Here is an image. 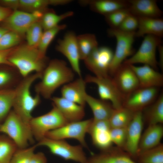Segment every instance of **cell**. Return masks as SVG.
<instances>
[{"mask_svg":"<svg viewBox=\"0 0 163 163\" xmlns=\"http://www.w3.org/2000/svg\"><path fill=\"white\" fill-rule=\"evenodd\" d=\"M92 120L93 118H91L68 122L59 128L49 132L46 134L45 137L58 140L75 139L77 140L83 147L87 148L85 136L88 133Z\"/></svg>","mask_w":163,"mask_h":163,"instance_id":"9","label":"cell"},{"mask_svg":"<svg viewBox=\"0 0 163 163\" xmlns=\"http://www.w3.org/2000/svg\"><path fill=\"white\" fill-rule=\"evenodd\" d=\"M163 136V128L160 124L149 125L142 135L137 155L160 144Z\"/></svg>","mask_w":163,"mask_h":163,"instance_id":"25","label":"cell"},{"mask_svg":"<svg viewBox=\"0 0 163 163\" xmlns=\"http://www.w3.org/2000/svg\"><path fill=\"white\" fill-rule=\"evenodd\" d=\"M131 13L128 8L119 9L105 16V18L111 28H118Z\"/></svg>","mask_w":163,"mask_h":163,"instance_id":"39","label":"cell"},{"mask_svg":"<svg viewBox=\"0 0 163 163\" xmlns=\"http://www.w3.org/2000/svg\"><path fill=\"white\" fill-rule=\"evenodd\" d=\"M8 31L9 30L2 26L0 27V39L5 33Z\"/></svg>","mask_w":163,"mask_h":163,"instance_id":"48","label":"cell"},{"mask_svg":"<svg viewBox=\"0 0 163 163\" xmlns=\"http://www.w3.org/2000/svg\"><path fill=\"white\" fill-rule=\"evenodd\" d=\"M48 60L37 48L27 44L13 48L8 58L9 62L23 77L33 72L42 73L49 63Z\"/></svg>","mask_w":163,"mask_h":163,"instance_id":"3","label":"cell"},{"mask_svg":"<svg viewBox=\"0 0 163 163\" xmlns=\"http://www.w3.org/2000/svg\"><path fill=\"white\" fill-rule=\"evenodd\" d=\"M42 73H34L23 77L14 89L13 110L30 128V123L33 117L32 113L41 101L40 95L36 94L33 96L31 95L30 88L35 81L40 79Z\"/></svg>","mask_w":163,"mask_h":163,"instance_id":"2","label":"cell"},{"mask_svg":"<svg viewBox=\"0 0 163 163\" xmlns=\"http://www.w3.org/2000/svg\"><path fill=\"white\" fill-rule=\"evenodd\" d=\"M0 4L2 6L14 11L19 8V0H1Z\"/></svg>","mask_w":163,"mask_h":163,"instance_id":"43","label":"cell"},{"mask_svg":"<svg viewBox=\"0 0 163 163\" xmlns=\"http://www.w3.org/2000/svg\"><path fill=\"white\" fill-rule=\"evenodd\" d=\"M45 12L14 10L2 22V26L22 36L33 24L40 21Z\"/></svg>","mask_w":163,"mask_h":163,"instance_id":"12","label":"cell"},{"mask_svg":"<svg viewBox=\"0 0 163 163\" xmlns=\"http://www.w3.org/2000/svg\"><path fill=\"white\" fill-rule=\"evenodd\" d=\"M13 11L11 10L0 5V22L3 21Z\"/></svg>","mask_w":163,"mask_h":163,"instance_id":"46","label":"cell"},{"mask_svg":"<svg viewBox=\"0 0 163 163\" xmlns=\"http://www.w3.org/2000/svg\"><path fill=\"white\" fill-rule=\"evenodd\" d=\"M129 65L137 76L139 87L159 88L163 86V75L152 67L146 65Z\"/></svg>","mask_w":163,"mask_h":163,"instance_id":"18","label":"cell"},{"mask_svg":"<svg viewBox=\"0 0 163 163\" xmlns=\"http://www.w3.org/2000/svg\"><path fill=\"white\" fill-rule=\"evenodd\" d=\"M126 128H111L110 133L112 142L118 147H124L126 138Z\"/></svg>","mask_w":163,"mask_h":163,"instance_id":"41","label":"cell"},{"mask_svg":"<svg viewBox=\"0 0 163 163\" xmlns=\"http://www.w3.org/2000/svg\"><path fill=\"white\" fill-rule=\"evenodd\" d=\"M113 54L112 50L106 46L95 48L84 60L86 67L98 77L109 76L110 66Z\"/></svg>","mask_w":163,"mask_h":163,"instance_id":"11","label":"cell"},{"mask_svg":"<svg viewBox=\"0 0 163 163\" xmlns=\"http://www.w3.org/2000/svg\"><path fill=\"white\" fill-rule=\"evenodd\" d=\"M86 82L82 77L63 86L61 90L62 97L85 106Z\"/></svg>","mask_w":163,"mask_h":163,"instance_id":"21","label":"cell"},{"mask_svg":"<svg viewBox=\"0 0 163 163\" xmlns=\"http://www.w3.org/2000/svg\"><path fill=\"white\" fill-rule=\"evenodd\" d=\"M85 80L86 83L96 85L100 99L110 101L114 109L123 107L124 97L118 88L113 78L110 76L98 77L88 75Z\"/></svg>","mask_w":163,"mask_h":163,"instance_id":"10","label":"cell"},{"mask_svg":"<svg viewBox=\"0 0 163 163\" xmlns=\"http://www.w3.org/2000/svg\"><path fill=\"white\" fill-rule=\"evenodd\" d=\"M86 163H137L127 153L111 147L98 154L92 155Z\"/></svg>","mask_w":163,"mask_h":163,"instance_id":"22","label":"cell"},{"mask_svg":"<svg viewBox=\"0 0 163 163\" xmlns=\"http://www.w3.org/2000/svg\"><path fill=\"white\" fill-rule=\"evenodd\" d=\"M18 148L13 141L4 134H0V163H10Z\"/></svg>","mask_w":163,"mask_h":163,"instance_id":"30","label":"cell"},{"mask_svg":"<svg viewBox=\"0 0 163 163\" xmlns=\"http://www.w3.org/2000/svg\"><path fill=\"white\" fill-rule=\"evenodd\" d=\"M53 106L48 113L33 117L30 121V126L33 136L38 142L45 138L49 132L68 123L58 108L53 104Z\"/></svg>","mask_w":163,"mask_h":163,"instance_id":"6","label":"cell"},{"mask_svg":"<svg viewBox=\"0 0 163 163\" xmlns=\"http://www.w3.org/2000/svg\"><path fill=\"white\" fill-rule=\"evenodd\" d=\"M13 49L0 50V65H6L13 67L8 60L9 56Z\"/></svg>","mask_w":163,"mask_h":163,"instance_id":"45","label":"cell"},{"mask_svg":"<svg viewBox=\"0 0 163 163\" xmlns=\"http://www.w3.org/2000/svg\"><path fill=\"white\" fill-rule=\"evenodd\" d=\"M0 133L5 135L15 143L18 148L28 147L34 139L30 128L11 110L4 120L0 123Z\"/></svg>","mask_w":163,"mask_h":163,"instance_id":"4","label":"cell"},{"mask_svg":"<svg viewBox=\"0 0 163 163\" xmlns=\"http://www.w3.org/2000/svg\"><path fill=\"white\" fill-rule=\"evenodd\" d=\"M47 158L42 152L34 153L31 157L29 163H46Z\"/></svg>","mask_w":163,"mask_h":163,"instance_id":"44","label":"cell"},{"mask_svg":"<svg viewBox=\"0 0 163 163\" xmlns=\"http://www.w3.org/2000/svg\"><path fill=\"white\" fill-rule=\"evenodd\" d=\"M81 4L89 5L94 11L104 16L116 10L128 8V0H96L82 1Z\"/></svg>","mask_w":163,"mask_h":163,"instance_id":"23","label":"cell"},{"mask_svg":"<svg viewBox=\"0 0 163 163\" xmlns=\"http://www.w3.org/2000/svg\"><path fill=\"white\" fill-rule=\"evenodd\" d=\"M37 146L47 147L53 155L66 160L79 163H86L87 158L80 145H72L64 140L54 139L45 137L38 142Z\"/></svg>","mask_w":163,"mask_h":163,"instance_id":"7","label":"cell"},{"mask_svg":"<svg viewBox=\"0 0 163 163\" xmlns=\"http://www.w3.org/2000/svg\"><path fill=\"white\" fill-rule=\"evenodd\" d=\"M14 89L0 90V123L5 119L12 108Z\"/></svg>","mask_w":163,"mask_h":163,"instance_id":"32","label":"cell"},{"mask_svg":"<svg viewBox=\"0 0 163 163\" xmlns=\"http://www.w3.org/2000/svg\"><path fill=\"white\" fill-rule=\"evenodd\" d=\"M113 75L115 84L124 97L139 87L137 76L129 65L123 63Z\"/></svg>","mask_w":163,"mask_h":163,"instance_id":"16","label":"cell"},{"mask_svg":"<svg viewBox=\"0 0 163 163\" xmlns=\"http://www.w3.org/2000/svg\"><path fill=\"white\" fill-rule=\"evenodd\" d=\"M128 9L138 17L160 18L163 14L155 0H129Z\"/></svg>","mask_w":163,"mask_h":163,"instance_id":"20","label":"cell"},{"mask_svg":"<svg viewBox=\"0 0 163 163\" xmlns=\"http://www.w3.org/2000/svg\"><path fill=\"white\" fill-rule=\"evenodd\" d=\"M66 27V25L65 24L59 25L53 28L44 30L37 47L43 55L46 56L47 50L51 43L57 34Z\"/></svg>","mask_w":163,"mask_h":163,"instance_id":"35","label":"cell"},{"mask_svg":"<svg viewBox=\"0 0 163 163\" xmlns=\"http://www.w3.org/2000/svg\"><path fill=\"white\" fill-rule=\"evenodd\" d=\"M162 44L161 38L152 35H146L137 51L123 63L129 65L142 63L156 69L158 65L156 57V49Z\"/></svg>","mask_w":163,"mask_h":163,"instance_id":"8","label":"cell"},{"mask_svg":"<svg viewBox=\"0 0 163 163\" xmlns=\"http://www.w3.org/2000/svg\"><path fill=\"white\" fill-rule=\"evenodd\" d=\"M53 104L59 110L68 122L82 120L85 115L84 106L62 97L51 98Z\"/></svg>","mask_w":163,"mask_h":163,"instance_id":"19","label":"cell"},{"mask_svg":"<svg viewBox=\"0 0 163 163\" xmlns=\"http://www.w3.org/2000/svg\"><path fill=\"white\" fill-rule=\"evenodd\" d=\"M37 147L35 144L29 147L18 148L13 154L10 163H29Z\"/></svg>","mask_w":163,"mask_h":163,"instance_id":"40","label":"cell"},{"mask_svg":"<svg viewBox=\"0 0 163 163\" xmlns=\"http://www.w3.org/2000/svg\"><path fill=\"white\" fill-rule=\"evenodd\" d=\"M147 114L149 125L163 123V94L161 93L152 103Z\"/></svg>","mask_w":163,"mask_h":163,"instance_id":"34","label":"cell"},{"mask_svg":"<svg viewBox=\"0 0 163 163\" xmlns=\"http://www.w3.org/2000/svg\"><path fill=\"white\" fill-rule=\"evenodd\" d=\"M77 37L72 31L67 32L62 39L58 40L56 49L65 56L69 62L72 69L80 77H81L79 63L80 59Z\"/></svg>","mask_w":163,"mask_h":163,"instance_id":"14","label":"cell"},{"mask_svg":"<svg viewBox=\"0 0 163 163\" xmlns=\"http://www.w3.org/2000/svg\"><path fill=\"white\" fill-rule=\"evenodd\" d=\"M158 88L139 87L125 97L123 106L135 112L142 111L157 99Z\"/></svg>","mask_w":163,"mask_h":163,"instance_id":"13","label":"cell"},{"mask_svg":"<svg viewBox=\"0 0 163 163\" xmlns=\"http://www.w3.org/2000/svg\"><path fill=\"white\" fill-rule=\"evenodd\" d=\"M50 5V0H20L19 8L23 11L32 12L36 11L45 12Z\"/></svg>","mask_w":163,"mask_h":163,"instance_id":"37","label":"cell"},{"mask_svg":"<svg viewBox=\"0 0 163 163\" xmlns=\"http://www.w3.org/2000/svg\"><path fill=\"white\" fill-rule=\"evenodd\" d=\"M108 34L115 37L117 42L109 70V73L113 75L127 58L134 53L133 45L136 37L135 32H127L110 28L108 30Z\"/></svg>","mask_w":163,"mask_h":163,"instance_id":"5","label":"cell"},{"mask_svg":"<svg viewBox=\"0 0 163 163\" xmlns=\"http://www.w3.org/2000/svg\"><path fill=\"white\" fill-rule=\"evenodd\" d=\"M142 111L135 112L132 120L126 128V141L123 147L131 156L137 155L143 126Z\"/></svg>","mask_w":163,"mask_h":163,"instance_id":"15","label":"cell"},{"mask_svg":"<svg viewBox=\"0 0 163 163\" xmlns=\"http://www.w3.org/2000/svg\"><path fill=\"white\" fill-rule=\"evenodd\" d=\"M138 24V17L131 13L125 19L117 29L125 32H136Z\"/></svg>","mask_w":163,"mask_h":163,"instance_id":"42","label":"cell"},{"mask_svg":"<svg viewBox=\"0 0 163 163\" xmlns=\"http://www.w3.org/2000/svg\"><path fill=\"white\" fill-rule=\"evenodd\" d=\"M74 76L73 70L65 61L52 60L42 72L40 81L35 86V91L44 98L50 99L58 88L72 81Z\"/></svg>","mask_w":163,"mask_h":163,"instance_id":"1","label":"cell"},{"mask_svg":"<svg viewBox=\"0 0 163 163\" xmlns=\"http://www.w3.org/2000/svg\"><path fill=\"white\" fill-rule=\"evenodd\" d=\"M77 43L80 60H84L91 52L98 46L95 36L91 34H85L77 37Z\"/></svg>","mask_w":163,"mask_h":163,"instance_id":"28","label":"cell"},{"mask_svg":"<svg viewBox=\"0 0 163 163\" xmlns=\"http://www.w3.org/2000/svg\"><path fill=\"white\" fill-rule=\"evenodd\" d=\"M136 158L138 163H163V145L160 143L139 154Z\"/></svg>","mask_w":163,"mask_h":163,"instance_id":"33","label":"cell"},{"mask_svg":"<svg viewBox=\"0 0 163 163\" xmlns=\"http://www.w3.org/2000/svg\"><path fill=\"white\" fill-rule=\"evenodd\" d=\"M73 14V12L68 11L58 15L53 11L47 10L44 13L39 21L43 29L45 30L58 26L62 21Z\"/></svg>","mask_w":163,"mask_h":163,"instance_id":"31","label":"cell"},{"mask_svg":"<svg viewBox=\"0 0 163 163\" xmlns=\"http://www.w3.org/2000/svg\"><path fill=\"white\" fill-rule=\"evenodd\" d=\"M21 36L11 31L5 33L0 39V50H4L14 48L21 40Z\"/></svg>","mask_w":163,"mask_h":163,"instance_id":"38","label":"cell"},{"mask_svg":"<svg viewBox=\"0 0 163 163\" xmlns=\"http://www.w3.org/2000/svg\"><path fill=\"white\" fill-rule=\"evenodd\" d=\"M43 30L39 21L31 25L25 33L27 44L30 46L37 48L43 32Z\"/></svg>","mask_w":163,"mask_h":163,"instance_id":"36","label":"cell"},{"mask_svg":"<svg viewBox=\"0 0 163 163\" xmlns=\"http://www.w3.org/2000/svg\"><path fill=\"white\" fill-rule=\"evenodd\" d=\"M23 78L13 67L0 69V90L15 89Z\"/></svg>","mask_w":163,"mask_h":163,"instance_id":"27","label":"cell"},{"mask_svg":"<svg viewBox=\"0 0 163 163\" xmlns=\"http://www.w3.org/2000/svg\"><path fill=\"white\" fill-rule=\"evenodd\" d=\"M138 26L136 37L152 35L161 38L163 36V19L162 18L138 17Z\"/></svg>","mask_w":163,"mask_h":163,"instance_id":"24","label":"cell"},{"mask_svg":"<svg viewBox=\"0 0 163 163\" xmlns=\"http://www.w3.org/2000/svg\"><path fill=\"white\" fill-rule=\"evenodd\" d=\"M111 127L109 120H93L88 132L94 145L102 151L111 147L112 142L110 135Z\"/></svg>","mask_w":163,"mask_h":163,"instance_id":"17","label":"cell"},{"mask_svg":"<svg viewBox=\"0 0 163 163\" xmlns=\"http://www.w3.org/2000/svg\"><path fill=\"white\" fill-rule=\"evenodd\" d=\"M85 101L92 110L94 120H109L114 110L106 101L95 98L87 93Z\"/></svg>","mask_w":163,"mask_h":163,"instance_id":"26","label":"cell"},{"mask_svg":"<svg viewBox=\"0 0 163 163\" xmlns=\"http://www.w3.org/2000/svg\"><path fill=\"white\" fill-rule=\"evenodd\" d=\"M135 113L124 107L114 109L109 120L111 127H126L133 119Z\"/></svg>","mask_w":163,"mask_h":163,"instance_id":"29","label":"cell"},{"mask_svg":"<svg viewBox=\"0 0 163 163\" xmlns=\"http://www.w3.org/2000/svg\"><path fill=\"white\" fill-rule=\"evenodd\" d=\"M159 54V61L158 65L162 69H163V47L162 44L160 45L158 47Z\"/></svg>","mask_w":163,"mask_h":163,"instance_id":"47","label":"cell"}]
</instances>
